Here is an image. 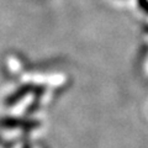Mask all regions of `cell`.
I'll return each instance as SVG.
<instances>
[{"instance_id": "obj_1", "label": "cell", "mask_w": 148, "mask_h": 148, "mask_svg": "<svg viewBox=\"0 0 148 148\" xmlns=\"http://www.w3.org/2000/svg\"><path fill=\"white\" fill-rule=\"evenodd\" d=\"M29 88L30 86H24V88H21V89H18L16 92H14V95H12V100L10 101V103H14V101H16V100H18L20 98H22L25 94H27L29 92Z\"/></svg>"}]
</instances>
